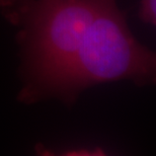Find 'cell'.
I'll use <instances>...</instances> for the list:
<instances>
[{"label":"cell","mask_w":156,"mask_h":156,"mask_svg":"<svg viewBox=\"0 0 156 156\" xmlns=\"http://www.w3.org/2000/svg\"><path fill=\"white\" fill-rule=\"evenodd\" d=\"M110 0H0V11L20 27L24 86L18 98L56 96L89 27Z\"/></svg>","instance_id":"obj_1"},{"label":"cell","mask_w":156,"mask_h":156,"mask_svg":"<svg viewBox=\"0 0 156 156\" xmlns=\"http://www.w3.org/2000/svg\"><path fill=\"white\" fill-rule=\"evenodd\" d=\"M155 74V54L135 39L126 14L116 0H110L92 20L56 98L70 104L85 88L120 80L148 85L154 83Z\"/></svg>","instance_id":"obj_2"},{"label":"cell","mask_w":156,"mask_h":156,"mask_svg":"<svg viewBox=\"0 0 156 156\" xmlns=\"http://www.w3.org/2000/svg\"><path fill=\"white\" fill-rule=\"evenodd\" d=\"M156 0H141L139 7V17L143 23L155 26L156 23Z\"/></svg>","instance_id":"obj_3"}]
</instances>
